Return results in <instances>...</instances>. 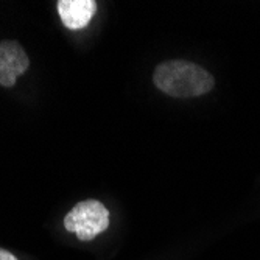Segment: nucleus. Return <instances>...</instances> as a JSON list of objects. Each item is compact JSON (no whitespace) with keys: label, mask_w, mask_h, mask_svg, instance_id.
<instances>
[{"label":"nucleus","mask_w":260,"mask_h":260,"mask_svg":"<svg viewBox=\"0 0 260 260\" xmlns=\"http://www.w3.org/2000/svg\"><path fill=\"white\" fill-rule=\"evenodd\" d=\"M154 86L175 99H193L204 95L215 86V78L192 61L170 59L160 62L153 74Z\"/></svg>","instance_id":"f257e3e1"},{"label":"nucleus","mask_w":260,"mask_h":260,"mask_svg":"<svg viewBox=\"0 0 260 260\" xmlns=\"http://www.w3.org/2000/svg\"><path fill=\"white\" fill-rule=\"evenodd\" d=\"M111 215L105 204L97 200H86L77 203L64 217L67 232L75 234L78 240L90 242L109 228Z\"/></svg>","instance_id":"f03ea898"},{"label":"nucleus","mask_w":260,"mask_h":260,"mask_svg":"<svg viewBox=\"0 0 260 260\" xmlns=\"http://www.w3.org/2000/svg\"><path fill=\"white\" fill-rule=\"evenodd\" d=\"M28 67V55L17 41L0 42V86L13 87L17 77L25 74Z\"/></svg>","instance_id":"7ed1b4c3"},{"label":"nucleus","mask_w":260,"mask_h":260,"mask_svg":"<svg viewBox=\"0 0 260 260\" xmlns=\"http://www.w3.org/2000/svg\"><path fill=\"white\" fill-rule=\"evenodd\" d=\"M62 25L69 30L86 28L97 11L95 0H59L56 4Z\"/></svg>","instance_id":"20e7f679"},{"label":"nucleus","mask_w":260,"mask_h":260,"mask_svg":"<svg viewBox=\"0 0 260 260\" xmlns=\"http://www.w3.org/2000/svg\"><path fill=\"white\" fill-rule=\"evenodd\" d=\"M0 260H17V257L14 254H11L10 251L0 248Z\"/></svg>","instance_id":"39448f33"}]
</instances>
